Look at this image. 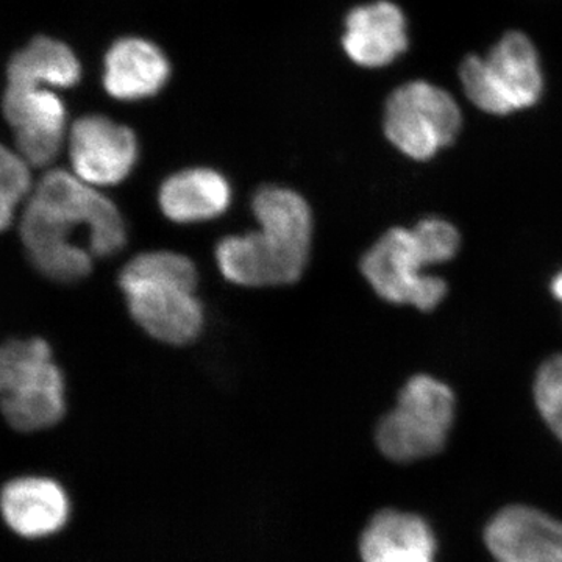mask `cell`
I'll return each instance as SVG.
<instances>
[{
    "label": "cell",
    "instance_id": "cell-1",
    "mask_svg": "<svg viewBox=\"0 0 562 562\" xmlns=\"http://www.w3.org/2000/svg\"><path fill=\"white\" fill-rule=\"evenodd\" d=\"M20 235L33 266L58 283L87 279L92 255L111 257L127 241L116 205L60 169L40 180L22 214Z\"/></svg>",
    "mask_w": 562,
    "mask_h": 562
},
{
    "label": "cell",
    "instance_id": "cell-2",
    "mask_svg": "<svg viewBox=\"0 0 562 562\" xmlns=\"http://www.w3.org/2000/svg\"><path fill=\"white\" fill-rule=\"evenodd\" d=\"M260 231L228 236L216 247L222 276L239 286L262 288L295 283L308 265L313 216L297 192L265 187L251 201Z\"/></svg>",
    "mask_w": 562,
    "mask_h": 562
},
{
    "label": "cell",
    "instance_id": "cell-3",
    "mask_svg": "<svg viewBox=\"0 0 562 562\" xmlns=\"http://www.w3.org/2000/svg\"><path fill=\"white\" fill-rule=\"evenodd\" d=\"M460 233L449 222L420 221L413 231L391 228L362 257L361 271L384 301L431 312L447 294L446 281L422 269L452 260Z\"/></svg>",
    "mask_w": 562,
    "mask_h": 562
},
{
    "label": "cell",
    "instance_id": "cell-4",
    "mask_svg": "<svg viewBox=\"0 0 562 562\" xmlns=\"http://www.w3.org/2000/svg\"><path fill=\"white\" fill-rule=\"evenodd\" d=\"M120 286L133 319L151 338L172 346L198 338L203 310L190 258L166 250L140 254L122 269Z\"/></svg>",
    "mask_w": 562,
    "mask_h": 562
},
{
    "label": "cell",
    "instance_id": "cell-5",
    "mask_svg": "<svg viewBox=\"0 0 562 562\" xmlns=\"http://www.w3.org/2000/svg\"><path fill=\"white\" fill-rule=\"evenodd\" d=\"M460 80L469 101L484 113L503 114L530 109L543 91L541 58L522 32L505 33L486 55H469Z\"/></svg>",
    "mask_w": 562,
    "mask_h": 562
},
{
    "label": "cell",
    "instance_id": "cell-6",
    "mask_svg": "<svg viewBox=\"0 0 562 562\" xmlns=\"http://www.w3.org/2000/svg\"><path fill=\"white\" fill-rule=\"evenodd\" d=\"M0 401L14 430H43L61 420L65 382L44 339H11L2 347Z\"/></svg>",
    "mask_w": 562,
    "mask_h": 562
},
{
    "label": "cell",
    "instance_id": "cell-7",
    "mask_svg": "<svg viewBox=\"0 0 562 562\" xmlns=\"http://www.w3.org/2000/svg\"><path fill=\"white\" fill-rule=\"evenodd\" d=\"M454 395L447 384L428 375L409 380L398 403L376 428V443L384 457L413 462L441 452L452 428Z\"/></svg>",
    "mask_w": 562,
    "mask_h": 562
},
{
    "label": "cell",
    "instance_id": "cell-8",
    "mask_svg": "<svg viewBox=\"0 0 562 562\" xmlns=\"http://www.w3.org/2000/svg\"><path fill=\"white\" fill-rule=\"evenodd\" d=\"M460 106L450 92L416 80L391 92L384 105L386 138L414 160H430L457 139L461 131Z\"/></svg>",
    "mask_w": 562,
    "mask_h": 562
},
{
    "label": "cell",
    "instance_id": "cell-9",
    "mask_svg": "<svg viewBox=\"0 0 562 562\" xmlns=\"http://www.w3.org/2000/svg\"><path fill=\"white\" fill-rule=\"evenodd\" d=\"M69 157L74 172L85 183L110 187L132 172L138 160V140L127 125L90 114L70 127Z\"/></svg>",
    "mask_w": 562,
    "mask_h": 562
},
{
    "label": "cell",
    "instance_id": "cell-10",
    "mask_svg": "<svg viewBox=\"0 0 562 562\" xmlns=\"http://www.w3.org/2000/svg\"><path fill=\"white\" fill-rule=\"evenodd\" d=\"M3 116L14 132L18 154L35 168L50 165L65 139L66 109L54 91L41 88L3 95Z\"/></svg>",
    "mask_w": 562,
    "mask_h": 562
},
{
    "label": "cell",
    "instance_id": "cell-11",
    "mask_svg": "<svg viewBox=\"0 0 562 562\" xmlns=\"http://www.w3.org/2000/svg\"><path fill=\"white\" fill-rule=\"evenodd\" d=\"M484 541L497 562H562V522L530 506L502 509Z\"/></svg>",
    "mask_w": 562,
    "mask_h": 562
},
{
    "label": "cell",
    "instance_id": "cell-12",
    "mask_svg": "<svg viewBox=\"0 0 562 562\" xmlns=\"http://www.w3.org/2000/svg\"><path fill=\"white\" fill-rule=\"evenodd\" d=\"M408 46V24L397 3L379 0L347 14L342 49L355 65L384 68L405 54Z\"/></svg>",
    "mask_w": 562,
    "mask_h": 562
},
{
    "label": "cell",
    "instance_id": "cell-13",
    "mask_svg": "<svg viewBox=\"0 0 562 562\" xmlns=\"http://www.w3.org/2000/svg\"><path fill=\"white\" fill-rule=\"evenodd\" d=\"M169 74L171 66L160 47L143 38L116 41L103 60V87L120 101L151 98L165 87Z\"/></svg>",
    "mask_w": 562,
    "mask_h": 562
},
{
    "label": "cell",
    "instance_id": "cell-14",
    "mask_svg": "<svg viewBox=\"0 0 562 562\" xmlns=\"http://www.w3.org/2000/svg\"><path fill=\"white\" fill-rule=\"evenodd\" d=\"M2 513L7 525L24 538H44L60 530L69 516L66 492L54 480L22 476L3 486Z\"/></svg>",
    "mask_w": 562,
    "mask_h": 562
},
{
    "label": "cell",
    "instance_id": "cell-15",
    "mask_svg": "<svg viewBox=\"0 0 562 562\" xmlns=\"http://www.w3.org/2000/svg\"><path fill=\"white\" fill-rule=\"evenodd\" d=\"M360 553L362 562H435L436 539L416 514L384 509L362 531Z\"/></svg>",
    "mask_w": 562,
    "mask_h": 562
},
{
    "label": "cell",
    "instance_id": "cell-16",
    "mask_svg": "<svg viewBox=\"0 0 562 562\" xmlns=\"http://www.w3.org/2000/svg\"><path fill=\"white\" fill-rule=\"evenodd\" d=\"M79 58L63 41L36 36L16 52L7 66L3 95H20L44 87L70 88L79 83Z\"/></svg>",
    "mask_w": 562,
    "mask_h": 562
},
{
    "label": "cell",
    "instance_id": "cell-17",
    "mask_svg": "<svg viewBox=\"0 0 562 562\" xmlns=\"http://www.w3.org/2000/svg\"><path fill=\"white\" fill-rule=\"evenodd\" d=\"M162 213L177 224L210 221L225 213L232 202L227 179L213 169L195 168L173 173L158 195Z\"/></svg>",
    "mask_w": 562,
    "mask_h": 562
},
{
    "label": "cell",
    "instance_id": "cell-18",
    "mask_svg": "<svg viewBox=\"0 0 562 562\" xmlns=\"http://www.w3.org/2000/svg\"><path fill=\"white\" fill-rule=\"evenodd\" d=\"M31 165L18 151L3 146L0 151V225L10 227L14 211L32 187Z\"/></svg>",
    "mask_w": 562,
    "mask_h": 562
},
{
    "label": "cell",
    "instance_id": "cell-19",
    "mask_svg": "<svg viewBox=\"0 0 562 562\" xmlns=\"http://www.w3.org/2000/svg\"><path fill=\"white\" fill-rule=\"evenodd\" d=\"M535 398L543 420L562 442V355H554L539 369Z\"/></svg>",
    "mask_w": 562,
    "mask_h": 562
},
{
    "label": "cell",
    "instance_id": "cell-20",
    "mask_svg": "<svg viewBox=\"0 0 562 562\" xmlns=\"http://www.w3.org/2000/svg\"><path fill=\"white\" fill-rule=\"evenodd\" d=\"M554 297L560 299L562 302V273L554 279L552 284Z\"/></svg>",
    "mask_w": 562,
    "mask_h": 562
}]
</instances>
